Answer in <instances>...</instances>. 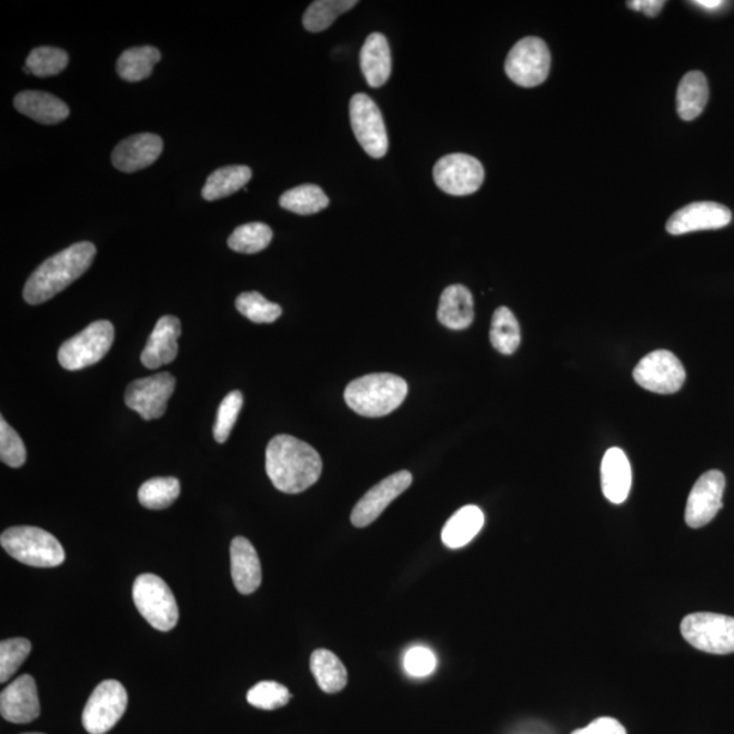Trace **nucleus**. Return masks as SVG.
<instances>
[{"mask_svg":"<svg viewBox=\"0 0 734 734\" xmlns=\"http://www.w3.org/2000/svg\"><path fill=\"white\" fill-rule=\"evenodd\" d=\"M732 222V211L715 202H695L678 210L666 222V232L673 235L717 230Z\"/></svg>","mask_w":734,"mask_h":734,"instance_id":"16","label":"nucleus"},{"mask_svg":"<svg viewBox=\"0 0 734 734\" xmlns=\"http://www.w3.org/2000/svg\"><path fill=\"white\" fill-rule=\"evenodd\" d=\"M490 341L493 348L503 355H512L520 348V324L511 309L501 306L494 312Z\"/></svg>","mask_w":734,"mask_h":734,"instance_id":"30","label":"nucleus"},{"mask_svg":"<svg viewBox=\"0 0 734 734\" xmlns=\"http://www.w3.org/2000/svg\"><path fill=\"white\" fill-rule=\"evenodd\" d=\"M311 671L319 687L326 694L341 693L348 685V670L336 654L326 648H318L313 652Z\"/></svg>","mask_w":734,"mask_h":734,"instance_id":"27","label":"nucleus"},{"mask_svg":"<svg viewBox=\"0 0 734 734\" xmlns=\"http://www.w3.org/2000/svg\"><path fill=\"white\" fill-rule=\"evenodd\" d=\"M271 241V228L265 223L252 222L237 228L229 237L228 245L234 252L253 254L264 251Z\"/></svg>","mask_w":734,"mask_h":734,"instance_id":"34","label":"nucleus"},{"mask_svg":"<svg viewBox=\"0 0 734 734\" xmlns=\"http://www.w3.org/2000/svg\"><path fill=\"white\" fill-rule=\"evenodd\" d=\"M95 253L92 242L83 241L47 259L28 279L23 299L30 305L50 301L89 270Z\"/></svg>","mask_w":734,"mask_h":734,"instance_id":"2","label":"nucleus"},{"mask_svg":"<svg viewBox=\"0 0 734 734\" xmlns=\"http://www.w3.org/2000/svg\"><path fill=\"white\" fill-rule=\"evenodd\" d=\"M634 380L643 390L672 394L682 390L685 369L678 358L666 350L653 351L634 369Z\"/></svg>","mask_w":734,"mask_h":734,"instance_id":"10","label":"nucleus"},{"mask_svg":"<svg viewBox=\"0 0 734 734\" xmlns=\"http://www.w3.org/2000/svg\"><path fill=\"white\" fill-rule=\"evenodd\" d=\"M129 695L123 684L105 681L97 685L82 714V724L90 734H105L123 717Z\"/></svg>","mask_w":734,"mask_h":734,"instance_id":"9","label":"nucleus"},{"mask_svg":"<svg viewBox=\"0 0 734 734\" xmlns=\"http://www.w3.org/2000/svg\"><path fill=\"white\" fill-rule=\"evenodd\" d=\"M163 149L155 133H138L120 142L112 153V163L120 172L133 173L153 165Z\"/></svg>","mask_w":734,"mask_h":734,"instance_id":"18","label":"nucleus"},{"mask_svg":"<svg viewBox=\"0 0 734 734\" xmlns=\"http://www.w3.org/2000/svg\"><path fill=\"white\" fill-rule=\"evenodd\" d=\"M14 107L18 112L38 121L40 124H58L69 118L70 109L57 95L38 90H27L16 95Z\"/></svg>","mask_w":734,"mask_h":734,"instance_id":"23","label":"nucleus"},{"mask_svg":"<svg viewBox=\"0 0 734 734\" xmlns=\"http://www.w3.org/2000/svg\"><path fill=\"white\" fill-rule=\"evenodd\" d=\"M356 4V0H318L309 6L303 14V28L312 33L323 32L338 20L339 16L348 13Z\"/></svg>","mask_w":734,"mask_h":734,"instance_id":"32","label":"nucleus"},{"mask_svg":"<svg viewBox=\"0 0 734 734\" xmlns=\"http://www.w3.org/2000/svg\"><path fill=\"white\" fill-rule=\"evenodd\" d=\"M22 734H44V733H22Z\"/></svg>","mask_w":734,"mask_h":734,"instance_id":"45","label":"nucleus"},{"mask_svg":"<svg viewBox=\"0 0 734 734\" xmlns=\"http://www.w3.org/2000/svg\"><path fill=\"white\" fill-rule=\"evenodd\" d=\"M0 460L11 469H20L27 461V448L23 441L4 418H0Z\"/></svg>","mask_w":734,"mask_h":734,"instance_id":"40","label":"nucleus"},{"mask_svg":"<svg viewBox=\"0 0 734 734\" xmlns=\"http://www.w3.org/2000/svg\"><path fill=\"white\" fill-rule=\"evenodd\" d=\"M484 514L477 506L461 507L442 530L441 539L448 549L458 550L472 542L482 531Z\"/></svg>","mask_w":734,"mask_h":734,"instance_id":"26","label":"nucleus"},{"mask_svg":"<svg viewBox=\"0 0 734 734\" xmlns=\"http://www.w3.org/2000/svg\"><path fill=\"white\" fill-rule=\"evenodd\" d=\"M235 308L248 320L257 324L274 323L282 315V308L278 303L265 300L258 291H250V293L237 296Z\"/></svg>","mask_w":734,"mask_h":734,"instance_id":"35","label":"nucleus"},{"mask_svg":"<svg viewBox=\"0 0 734 734\" xmlns=\"http://www.w3.org/2000/svg\"><path fill=\"white\" fill-rule=\"evenodd\" d=\"M181 323L174 315H163L157 321L148 344L142 351L141 362L148 369H158L172 363L179 353Z\"/></svg>","mask_w":734,"mask_h":734,"instance_id":"19","label":"nucleus"},{"mask_svg":"<svg viewBox=\"0 0 734 734\" xmlns=\"http://www.w3.org/2000/svg\"><path fill=\"white\" fill-rule=\"evenodd\" d=\"M361 70L370 88H381L392 72L390 44L384 34L372 33L361 50Z\"/></svg>","mask_w":734,"mask_h":734,"instance_id":"24","label":"nucleus"},{"mask_svg":"<svg viewBox=\"0 0 734 734\" xmlns=\"http://www.w3.org/2000/svg\"><path fill=\"white\" fill-rule=\"evenodd\" d=\"M411 484L412 475L409 471H400L385 477L384 481L369 490L356 503L353 513H351V523L356 527L373 524L398 496L410 489Z\"/></svg>","mask_w":734,"mask_h":734,"instance_id":"15","label":"nucleus"},{"mask_svg":"<svg viewBox=\"0 0 734 734\" xmlns=\"http://www.w3.org/2000/svg\"><path fill=\"white\" fill-rule=\"evenodd\" d=\"M32 651V643L26 639H11L0 643V683L9 681L26 663Z\"/></svg>","mask_w":734,"mask_h":734,"instance_id":"37","label":"nucleus"},{"mask_svg":"<svg viewBox=\"0 0 734 734\" xmlns=\"http://www.w3.org/2000/svg\"><path fill=\"white\" fill-rule=\"evenodd\" d=\"M181 493L179 479L153 477L139 489L138 499L141 505L151 511H162L174 503Z\"/></svg>","mask_w":734,"mask_h":734,"instance_id":"33","label":"nucleus"},{"mask_svg":"<svg viewBox=\"0 0 734 734\" xmlns=\"http://www.w3.org/2000/svg\"><path fill=\"white\" fill-rule=\"evenodd\" d=\"M175 379L172 374L160 373L131 382L127 388L124 402L132 411L138 412L144 421H153L167 412L169 399L172 398Z\"/></svg>","mask_w":734,"mask_h":734,"instance_id":"13","label":"nucleus"},{"mask_svg":"<svg viewBox=\"0 0 734 734\" xmlns=\"http://www.w3.org/2000/svg\"><path fill=\"white\" fill-rule=\"evenodd\" d=\"M551 70V52L539 38H525L509 52L505 71L515 84L535 88L545 82Z\"/></svg>","mask_w":734,"mask_h":734,"instance_id":"8","label":"nucleus"},{"mask_svg":"<svg viewBox=\"0 0 734 734\" xmlns=\"http://www.w3.org/2000/svg\"><path fill=\"white\" fill-rule=\"evenodd\" d=\"M436 660L434 653L424 646H415L406 652L404 668L409 675L415 677L429 676L435 670Z\"/></svg>","mask_w":734,"mask_h":734,"instance_id":"41","label":"nucleus"},{"mask_svg":"<svg viewBox=\"0 0 734 734\" xmlns=\"http://www.w3.org/2000/svg\"><path fill=\"white\" fill-rule=\"evenodd\" d=\"M627 6L629 9L642 11L647 17H657L663 11L665 2L664 0H633V2H627Z\"/></svg>","mask_w":734,"mask_h":734,"instance_id":"43","label":"nucleus"},{"mask_svg":"<svg viewBox=\"0 0 734 734\" xmlns=\"http://www.w3.org/2000/svg\"><path fill=\"white\" fill-rule=\"evenodd\" d=\"M242 404H244V396H242L240 391L230 392L222 400L220 409H218L215 426L212 430L218 444H224L228 441L237 418H239Z\"/></svg>","mask_w":734,"mask_h":734,"instance_id":"39","label":"nucleus"},{"mask_svg":"<svg viewBox=\"0 0 734 734\" xmlns=\"http://www.w3.org/2000/svg\"><path fill=\"white\" fill-rule=\"evenodd\" d=\"M114 329L111 321L99 320L62 344L58 361L60 366L71 372L95 365L111 350Z\"/></svg>","mask_w":734,"mask_h":734,"instance_id":"6","label":"nucleus"},{"mask_svg":"<svg viewBox=\"0 0 734 734\" xmlns=\"http://www.w3.org/2000/svg\"><path fill=\"white\" fill-rule=\"evenodd\" d=\"M633 483L630 461L619 448H611L602 463V487L605 499L615 505L627 500Z\"/></svg>","mask_w":734,"mask_h":734,"instance_id":"21","label":"nucleus"},{"mask_svg":"<svg viewBox=\"0 0 734 734\" xmlns=\"http://www.w3.org/2000/svg\"><path fill=\"white\" fill-rule=\"evenodd\" d=\"M161 53L155 47H135L120 54L118 60V74L127 82H141L153 72L154 66L160 62Z\"/></svg>","mask_w":734,"mask_h":734,"instance_id":"29","label":"nucleus"},{"mask_svg":"<svg viewBox=\"0 0 734 734\" xmlns=\"http://www.w3.org/2000/svg\"><path fill=\"white\" fill-rule=\"evenodd\" d=\"M133 603L145 622L158 631H171L179 622V605L167 582L155 574H142L133 582Z\"/></svg>","mask_w":734,"mask_h":734,"instance_id":"5","label":"nucleus"},{"mask_svg":"<svg viewBox=\"0 0 734 734\" xmlns=\"http://www.w3.org/2000/svg\"><path fill=\"white\" fill-rule=\"evenodd\" d=\"M0 544L14 560L32 567H58L66 560L59 540L38 526L9 527L0 536Z\"/></svg>","mask_w":734,"mask_h":734,"instance_id":"4","label":"nucleus"},{"mask_svg":"<svg viewBox=\"0 0 734 734\" xmlns=\"http://www.w3.org/2000/svg\"><path fill=\"white\" fill-rule=\"evenodd\" d=\"M572 734H627L621 722L611 717L594 720L592 724L574 731Z\"/></svg>","mask_w":734,"mask_h":734,"instance_id":"42","label":"nucleus"},{"mask_svg":"<svg viewBox=\"0 0 734 734\" xmlns=\"http://www.w3.org/2000/svg\"><path fill=\"white\" fill-rule=\"evenodd\" d=\"M279 204L299 215H313L329 208L330 199L319 185L303 184L283 193Z\"/></svg>","mask_w":734,"mask_h":734,"instance_id":"31","label":"nucleus"},{"mask_svg":"<svg viewBox=\"0 0 734 734\" xmlns=\"http://www.w3.org/2000/svg\"><path fill=\"white\" fill-rule=\"evenodd\" d=\"M409 393V385L399 375L368 374L345 388V403L356 414L381 418L399 409Z\"/></svg>","mask_w":734,"mask_h":734,"instance_id":"3","label":"nucleus"},{"mask_svg":"<svg viewBox=\"0 0 734 734\" xmlns=\"http://www.w3.org/2000/svg\"><path fill=\"white\" fill-rule=\"evenodd\" d=\"M230 562L235 590L241 594L257 592L262 584V564L250 540L241 536L233 539Z\"/></svg>","mask_w":734,"mask_h":734,"instance_id":"20","label":"nucleus"},{"mask_svg":"<svg viewBox=\"0 0 734 734\" xmlns=\"http://www.w3.org/2000/svg\"><path fill=\"white\" fill-rule=\"evenodd\" d=\"M252 179L251 168L244 165H233L217 169L209 175L203 187L202 195L209 202L228 198L239 192Z\"/></svg>","mask_w":734,"mask_h":734,"instance_id":"28","label":"nucleus"},{"mask_svg":"<svg viewBox=\"0 0 734 734\" xmlns=\"http://www.w3.org/2000/svg\"><path fill=\"white\" fill-rule=\"evenodd\" d=\"M350 120L358 143L372 158L388 153V132L380 108L369 95L358 93L350 101Z\"/></svg>","mask_w":734,"mask_h":734,"instance_id":"11","label":"nucleus"},{"mask_svg":"<svg viewBox=\"0 0 734 734\" xmlns=\"http://www.w3.org/2000/svg\"><path fill=\"white\" fill-rule=\"evenodd\" d=\"M682 635L691 646L710 654L734 653V617L697 612L685 616Z\"/></svg>","mask_w":734,"mask_h":734,"instance_id":"7","label":"nucleus"},{"mask_svg":"<svg viewBox=\"0 0 734 734\" xmlns=\"http://www.w3.org/2000/svg\"><path fill=\"white\" fill-rule=\"evenodd\" d=\"M67 64H69V54L53 47L34 48L27 59L30 74L41 78L60 74Z\"/></svg>","mask_w":734,"mask_h":734,"instance_id":"36","label":"nucleus"},{"mask_svg":"<svg viewBox=\"0 0 734 734\" xmlns=\"http://www.w3.org/2000/svg\"><path fill=\"white\" fill-rule=\"evenodd\" d=\"M708 101V83L701 71H690L678 83L676 109L684 121H693L705 111Z\"/></svg>","mask_w":734,"mask_h":734,"instance_id":"25","label":"nucleus"},{"mask_svg":"<svg viewBox=\"0 0 734 734\" xmlns=\"http://www.w3.org/2000/svg\"><path fill=\"white\" fill-rule=\"evenodd\" d=\"M439 321L449 330L469 329L475 319V302L469 289L463 284H453L444 290L440 299Z\"/></svg>","mask_w":734,"mask_h":734,"instance_id":"22","label":"nucleus"},{"mask_svg":"<svg viewBox=\"0 0 734 734\" xmlns=\"http://www.w3.org/2000/svg\"><path fill=\"white\" fill-rule=\"evenodd\" d=\"M291 700L290 691L276 682H260L248 691L247 701L257 708L276 710L286 706Z\"/></svg>","mask_w":734,"mask_h":734,"instance_id":"38","label":"nucleus"},{"mask_svg":"<svg viewBox=\"0 0 734 734\" xmlns=\"http://www.w3.org/2000/svg\"><path fill=\"white\" fill-rule=\"evenodd\" d=\"M0 713L13 724H29L39 718L38 685L30 675H22L8 685L0 695Z\"/></svg>","mask_w":734,"mask_h":734,"instance_id":"17","label":"nucleus"},{"mask_svg":"<svg viewBox=\"0 0 734 734\" xmlns=\"http://www.w3.org/2000/svg\"><path fill=\"white\" fill-rule=\"evenodd\" d=\"M265 471L276 490L300 494L319 481L323 472V460L306 442L281 434L274 436L267 446Z\"/></svg>","mask_w":734,"mask_h":734,"instance_id":"1","label":"nucleus"},{"mask_svg":"<svg viewBox=\"0 0 734 734\" xmlns=\"http://www.w3.org/2000/svg\"><path fill=\"white\" fill-rule=\"evenodd\" d=\"M693 3L697 6V8L713 11L724 8L726 4L725 2H722V0H696V2Z\"/></svg>","mask_w":734,"mask_h":734,"instance_id":"44","label":"nucleus"},{"mask_svg":"<svg viewBox=\"0 0 734 734\" xmlns=\"http://www.w3.org/2000/svg\"><path fill=\"white\" fill-rule=\"evenodd\" d=\"M433 175L441 191L453 197H465L482 187L484 168L475 157L449 154L435 163Z\"/></svg>","mask_w":734,"mask_h":734,"instance_id":"12","label":"nucleus"},{"mask_svg":"<svg viewBox=\"0 0 734 734\" xmlns=\"http://www.w3.org/2000/svg\"><path fill=\"white\" fill-rule=\"evenodd\" d=\"M726 479L721 471H708L697 479L685 506V523L690 527H702L712 523L722 507Z\"/></svg>","mask_w":734,"mask_h":734,"instance_id":"14","label":"nucleus"}]
</instances>
